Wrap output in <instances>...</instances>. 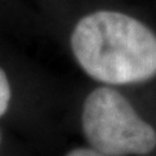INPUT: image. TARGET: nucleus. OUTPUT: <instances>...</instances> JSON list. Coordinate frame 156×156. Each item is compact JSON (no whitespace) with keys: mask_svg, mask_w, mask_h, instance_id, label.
I'll use <instances>...</instances> for the list:
<instances>
[{"mask_svg":"<svg viewBox=\"0 0 156 156\" xmlns=\"http://www.w3.org/2000/svg\"><path fill=\"white\" fill-rule=\"evenodd\" d=\"M70 48L87 76L107 85H129L156 76V34L122 12L96 11L82 17Z\"/></svg>","mask_w":156,"mask_h":156,"instance_id":"f257e3e1","label":"nucleus"},{"mask_svg":"<svg viewBox=\"0 0 156 156\" xmlns=\"http://www.w3.org/2000/svg\"><path fill=\"white\" fill-rule=\"evenodd\" d=\"M82 129L91 147L105 156L146 155L156 147V130L111 87H99L86 98Z\"/></svg>","mask_w":156,"mask_h":156,"instance_id":"f03ea898","label":"nucleus"},{"mask_svg":"<svg viewBox=\"0 0 156 156\" xmlns=\"http://www.w3.org/2000/svg\"><path fill=\"white\" fill-rule=\"evenodd\" d=\"M12 91L9 85L8 77L2 68H0V117L8 111L9 101H11Z\"/></svg>","mask_w":156,"mask_h":156,"instance_id":"7ed1b4c3","label":"nucleus"},{"mask_svg":"<svg viewBox=\"0 0 156 156\" xmlns=\"http://www.w3.org/2000/svg\"><path fill=\"white\" fill-rule=\"evenodd\" d=\"M66 156H105L94 148H76L72 150Z\"/></svg>","mask_w":156,"mask_h":156,"instance_id":"20e7f679","label":"nucleus"},{"mask_svg":"<svg viewBox=\"0 0 156 156\" xmlns=\"http://www.w3.org/2000/svg\"><path fill=\"white\" fill-rule=\"evenodd\" d=\"M0 142H2V135H0Z\"/></svg>","mask_w":156,"mask_h":156,"instance_id":"39448f33","label":"nucleus"}]
</instances>
